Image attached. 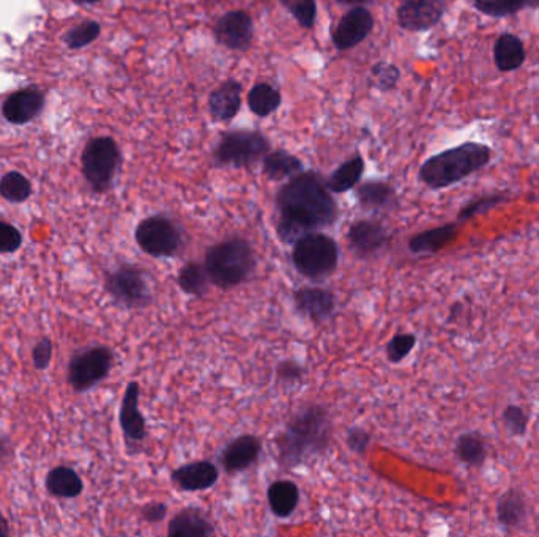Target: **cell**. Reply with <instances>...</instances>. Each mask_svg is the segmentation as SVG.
<instances>
[{"label":"cell","instance_id":"49","mask_svg":"<svg viewBox=\"0 0 539 537\" xmlns=\"http://www.w3.org/2000/svg\"><path fill=\"white\" fill-rule=\"evenodd\" d=\"M527 8H539V0H527Z\"/></svg>","mask_w":539,"mask_h":537},{"label":"cell","instance_id":"4","mask_svg":"<svg viewBox=\"0 0 539 537\" xmlns=\"http://www.w3.org/2000/svg\"><path fill=\"white\" fill-rule=\"evenodd\" d=\"M204 267L213 286L229 290L251 278L258 259L248 239L234 237L210 246L205 251Z\"/></svg>","mask_w":539,"mask_h":537},{"label":"cell","instance_id":"21","mask_svg":"<svg viewBox=\"0 0 539 537\" xmlns=\"http://www.w3.org/2000/svg\"><path fill=\"white\" fill-rule=\"evenodd\" d=\"M215 532V525L201 509H181L169 520V537H211Z\"/></svg>","mask_w":539,"mask_h":537},{"label":"cell","instance_id":"19","mask_svg":"<svg viewBox=\"0 0 539 537\" xmlns=\"http://www.w3.org/2000/svg\"><path fill=\"white\" fill-rule=\"evenodd\" d=\"M241 84L235 79H228L211 90L207 100L210 117L215 122L235 119L241 109Z\"/></svg>","mask_w":539,"mask_h":537},{"label":"cell","instance_id":"29","mask_svg":"<svg viewBox=\"0 0 539 537\" xmlns=\"http://www.w3.org/2000/svg\"><path fill=\"white\" fill-rule=\"evenodd\" d=\"M363 173H365V160L363 156L357 153L348 161L342 162L341 166L336 169L325 181L333 194H344L358 185L363 179Z\"/></svg>","mask_w":539,"mask_h":537},{"label":"cell","instance_id":"47","mask_svg":"<svg viewBox=\"0 0 539 537\" xmlns=\"http://www.w3.org/2000/svg\"><path fill=\"white\" fill-rule=\"evenodd\" d=\"M338 4H342V5H352V6H365L368 4H372L374 0H336Z\"/></svg>","mask_w":539,"mask_h":537},{"label":"cell","instance_id":"16","mask_svg":"<svg viewBox=\"0 0 539 537\" xmlns=\"http://www.w3.org/2000/svg\"><path fill=\"white\" fill-rule=\"evenodd\" d=\"M262 442L258 435L243 434L224 446L220 455L222 470L228 474L245 472L258 464L262 455Z\"/></svg>","mask_w":539,"mask_h":537},{"label":"cell","instance_id":"17","mask_svg":"<svg viewBox=\"0 0 539 537\" xmlns=\"http://www.w3.org/2000/svg\"><path fill=\"white\" fill-rule=\"evenodd\" d=\"M294 303L299 314L316 323L327 322L336 311L335 293L324 287L306 286L297 288Z\"/></svg>","mask_w":539,"mask_h":537},{"label":"cell","instance_id":"18","mask_svg":"<svg viewBox=\"0 0 539 537\" xmlns=\"http://www.w3.org/2000/svg\"><path fill=\"white\" fill-rule=\"evenodd\" d=\"M171 481L181 492H204L220 481V470L210 460H196L174 470Z\"/></svg>","mask_w":539,"mask_h":537},{"label":"cell","instance_id":"46","mask_svg":"<svg viewBox=\"0 0 539 537\" xmlns=\"http://www.w3.org/2000/svg\"><path fill=\"white\" fill-rule=\"evenodd\" d=\"M12 457V442H10L6 436L0 435V464H6Z\"/></svg>","mask_w":539,"mask_h":537},{"label":"cell","instance_id":"11","mask_svg":"<svg viewBox=\"0 0 539 537\" xmlns=\"http://www.w3.org/2000/svg\"><path fill=\"white\" fill-rule=\"evenodd\" d=\"M448 12V0H402L397 6V25L407 32H427L440 24Z\"/></svg>","mask_w":539,"mask_h":537},{"label":"cell","instance_id":"23","mask_svg":"<svg viewBox=\"0 0 539 537\" xmlns=\"http://www.w3.org/2000/svg\"><path fill=\"white\" fill-rule=\"evenodd\" d=\"M43 104L44 100L38 90H21L4 103L2 112L8 122L21 125L35 119L36 115L42 112Z\"/></svg>","mask_w":539,"mask_h":537},{"label":"cell","instance_id":"13","mask_svg":"<svg viewBox=\"0 0 539 537\" xmlns=\"http://www.w3.org/2000/svg\"><path fill=\"white\" fill-rule=\"evenodd\" d=\"M213 35L216 43L224 48L245 53L254 40V23L250 13L245 10L224 13L213 25Z\"/></svg>","mask_w":539,"mask_h":537},{"label":"cell","instance_id":"43","mask_svg":"<svg viewBox=\"0 0 539 537\" xmlns=\"http://www.w3.org/2000/svg\"><path fill=\"white\" fill-rule=\"evenodd\" d=\"M346 443H348V449L358 455H365L368 453V448L371 444V434L363 427L358 425H352L348 427L346 432Z\"/></svg>","mask_w":539,"mask_h":537},{"label":"cell","instance_id":"8","mask_svg":"<svg viewBox=\"0 0 539 537\" xmlns=\"http://www.w3.org/2000/svg\"><path fill=\"white\" fill-rule=\"evenodd\" d=\"M122 164L119 145L113 138L92 139L83 153V173L92 191H109Z\"/></svg>","mask_w":539,"mask_h":537},{"label":"cell","instance_id":"24","mask_svg":"<svg viewBox=\"0 0 539 537\" xmlns=\"http://www.w3.org/2000/svg\"><path fill=\"white\" fill-rule=\"evenodd\" d=\"M527 60L525 44L514 34H502L494 43V62L498 72L513 73L519 70Z\"/></svg>","mask_w":539,"mask_h":537},{"label":"cell","instance_id":"39","mask_svg":"<svg viewBox=\"0 0 539 537\" xmlns=\"http://www.w3.org/2000/svg\"><path fill=\"white\" fill-rule=\"evenodd\" d=\"M102 32V27L95 21H85L83 24L73 27L66 34V44L72 49L84 48L90 43L95 42Z\"/></svg>","mask_w":539,"mask_h":537},{"label":"cell","instance_id":"48","mask_svg":"<svg viewBox=\"0 0 539 537\" xmlns=\"http://www.w3.org/2000/svg\"><path fill=\"white\" fill-rule=\"evenodd\" d=\"M6 536H10V526H8V522L4 517V513H0V537Z\"/></svg>","mask_w":539,"mask_h":537},{"label":"cell","instance_id":"37","mask_svg":"<svg viewBox=\"0 0 539 537\" xmlns=\"http://www.w3.org/2000/svg\"><path fill=\"white\" fill-rule=\"evenodd\" d=\"M416 346V336L414 333H397L389 339L385 348L387 358L393 365H399L401 361L407 358L410 353L414 352Z\"/></svg>","mask_w":539,"mask_h":537},{"label":"cell","instance_id":"31","mask_svg":"<svg viewBox=\"0 0 539 537\" xmlns=\"http://www.w3.org/2000/svg\"><path fill=\"white\" fill-rule=\"evenodd\" d=\"M248 108L259 119H267L281 108L282 96L279 90H276L269 83H258L248 92Z\"/></svg>","mask_w":539,"mask_h":537},{"label":"cell","instance_id":"30","mask_svg":"<svg viewBox=\"0 0 539 537\" xmlns=\"http://www.w3.org/2000/svg\"><path fill=\"white\" fill-rule=\"evenodd\" d=\"M455 454L464 465L470 468L485 465L487 459V444H485V436L476 430L462 434L456 440Z\"/></svg>","mask_w":539,"mask_h":537},{"label":"cell","instance_id":"6","mask_svg":"<svg viewBox=\"0 0 539 537\" xmlns=\"http://www.w3.org/2000/svg\"><path fill=\"white\" fill-rule=\"evenodd\" d=\"M271 150L264 132L256 130H235L222 132L211 151L218 168L251 169Z\"/></svg>","mask_w":539,"mask_h":537},{"label":"cell","instance_id":"7","mask_svg":"<svg viewBox=\"0 0 539 537\" xmlns=\"http://www.w3.org/2000/svg\"><path fill=\"white\" fill-rule=\"evenodd\" d=\"M104 288L117 305L126 309H145L153 301L149 276L132 263H119L104 275Z\"/></svg>","mask_w":539,"mask_h":537},{"label":"cell","instance_id":"50","mask_svg":"<svg viewBox=\"0 0 539 537\" xmlns=\"http://www.w3.org/2000/svg\"><path fill=\"white\" fill-rule=\"evenodd\" d=\"M76 4H96V2H102V0H73Z\"/></svg>","mask_w":539,"mask_h":537},{"label":"cell","instance_id":"28","mask_svg":"<svg viewBox=\"0 0 539 537\" xmlns=\"http://www.w3.org/2000/svg\"><path fill=\"white\" fill-rule=\"evenodd\" d=\"M46 489L57 498L74 500L84 492V483L76 470L70 466H55L46 476Z\"/></svg>","mask_w":539,"mask_h":537},{"label":"cell","instance_id":"44","mask_svg":"<svg viewBox=\"0 0 539 537\" xmlns=\"http://www.w3.org/2000/svg\"><path fill=\"white\" fill-rule=\"evenodd\" d=\"M53 353H54V346H53V340L49 339L48 336H44V337L38 340L35 347H34V350H32V361H34L35 369H48L51 359H53Z\"/></svg>","mask_w":539,"mask_h":537},{"label":"cell","instance_id":"3","mask_svg":"<svg viewBox=\"0 0 539 537\" xmlns=\"http://www.w3.org/2000/svg\"><path fill=\"white\" fill-rule=\"evenodd\" d=\"M494 150L479 142H464L427 158L419 168L418 179L438 191L457 185L491 162Z\"/></svg>","mask_w":539,"mask_h":537},{"label":"cell","instance_id":"42","mask_svg":"<svg viewBox=\"0 0 539 537\" xmlns=\"http://www.w3.org/2000/svg\"><path fill=\"white\" fill-rule=\"evenodd\" d=\"M305 366L297 359H281L276 366V376L284 385H294L305 376Z\"/></svg>","mask_w":539,"mask_h":537},{"label":"cell","instance_id":"26","mask_svg":"<svg viewBox=\"0 0 539 537\" xmlns=\"http://www.w3.org/2000/svg\"><path fill=\"white\" fill-rule=\"evenodd\" d=\"M305 171V164L299 156L288 150H270L262 160V172L271 181H284Z\"/></svg>","mask_w":539,"mask_h":537},{"label":"cell","instance_id":"33","mask_svg":"<svg viewBox=\"0 0 539 537\" xmlns=\"http://www.w3.org/2000/svg\"><path fill=\"white\" fill-rule=\"evenodd\" d=\"M506 200H508L506 192H491V194H483V196L472 199L459 210L457 222H467L476 218V216L485 215V213L491 211V210L502 205Z\"/></svg>","mask_w":539,"mask_h":537},{"label":"cell","instance_id":"2","mask_svg":"<svg viewBox=\"0 0 539 537\" xmlns=\"http://www.w3.org/2000/svg\"><path fill=\"white\" fill-rule=\"evenodd\" d=\"M331 432L328 408L318 404L303 406L289 419L276 440L281 465L295 468L320 455L328 449Z\"/></svg>","mask_w":539,"mask_h":537},{"label":"cell","instance_id":"32","mask_svg":"<svg viewBox=\"0 0 539 537\" xmlns=\"http://www.w3.org/2000/svg\"><path fill=\"white\" fill-rule=\"evenodd\" d=\"M210 278L204 263L188 262L179 269L177 286L188 297L202 298L209 292Z\"/></svg>","mask_w":539,"mask_h":537},{"label":"cell","instance_id":"10","mask_svg":"<svg viewBox=\"0 0 539 537\" xmlns=\"http://www.w3.org/2000/svg\"><path fill=\"white\" fill-rule=\"evenodd\" d=\"M114 365V353L106 346L83 347L68 365V382L76 393H87L106 380Z\"/></svg>","mask_w":539,"mask_h":537},{"label":"cell","instance_id":"20","mask_svg":"<svg viewBox=\"0 0 539 537\" xmlns=\"http://www.w3.org/2000/svg\"><path fill=\"white\" fill-rule=\"evenodd\" d=\"M357 200L361 209L372 213H389L399 203L395 188L382 180L361 183L357 190Z\"/></svg>","mask_w":539,"mask_h":537},{"label":"cell","instance_id":"25","mask_svg":"<svg viewBox=\"0 0 539 537\" xmlns=\"http://www.w3.org/2000/svg\"><path fill=\"white\" fill-rule=\"evenodd\" d=\"M267 502L270 511L278 519H289L299 504V485L290 479H278L267 489Z\"/></svg>","mask_w":539,"mask_h":537},{"label":"cell","instance_id":"35","mask_svg":"<svg viewBox=\"0 0 539 537\" xmlns=\"http://www.w3.org/2000/svg\"><path fill=\"white\" fill-rule=\"evenodd\" d=\"M475 10L491 18H509L527 8V0H470Z\"/></svg>","mask_w":539,"mask_h":537},{"label":"cell","instance_id":"41","mask_svg":"<svg viewBox=\"0 0 539 537\" xmlns=\"http://www.w3.org/2000/svg\"><path fill=\"white\" fill-rule=\"evenodd\" d=\"M23 246V233L18 227L0 220V254H12Z\"/></svg>","mask_w":539,"mask_h":537},{"label":"cell","instance_id":"22","mask_svg":"<svg viewBox=\"0 0 539 537\" xmlns=\"http://www.w3.org/2000/svg\"><path fill=\"white\" fill-rule=\"evenodd\" d=\"M457 233L459 227L455 222L427 229L408 239V251L416 256L436 254L445 249L449 243H453L457 239Z\"/></svg>","mask_w":539,"mask_h":537},{"label":"cell","instance_id":"27","mask_svg":"<svg viewBox=\"0 0 539 537\" xmlns=\"http://www.w3.org/2000/svg\"><path fill=\"white\" fill-rule=\"evenodd\" d=\"M527 519V506L524 496L517 490L511 489L500 496L497 503L498 525L505 532L519 530Z\"/></svg>","mask_w":539,"mask_h":537},{"label":"cell","instance_id":"14","mask_svg":"<svg viewBox=\"0 0 539 537\" xmlns=\"http://www.w3.org/2000/svg\"><path fill=\"white\" fill-rule=\"evenodd\" d=\"M139 399H141L139 383H128L120 404L119 423L126 446L130 451L139 448L147 438V421L139 408Z\"/></svg>","mask_w":539,"mask_h":537},{"label":"cell","instance_id":"40","mask_svg":"<svg viewBox=\"0 0 539 537\" xmlns=\"http://www.w3.org/2000/svg\"><path fill=\"white\" fill-rule=\"evenodd\" d=\"M528 415L522 406L508 405L504 410L502 421H504L505 429L508 430L509 435L524 436L527 434Z\"/></svg>","mask_w":539,"mask_h":537},{"label":"cell","instance_id":"34","mask_svg":"<svg viewBox=\"0 0 539 537\" xmlns=\"http://www.w3.org/2000/svg\"><path fill=\"white\" fill-rule=\"evenodd\" d=\"M32 185L23 173L8 172L0 180V196L12 203H23L30 198Z\"/></svg>","mask_w":539,"mask_h":537},{"label":"cell","instance_id":"38","mask_svg":"<svg viewBox=\"0 0 539 537\" xmlns=\"http://www.w3.org/2000/svg\"><path fill=\"white\" fill-rule=\"evenodd\" d=\"M401 79V70L389 62H378L371 68V83L382 92L395 89Z\"/></svg>","mask_w":539,"mask_h":537},{"label":"cell","instance_id":"12","mask_svg":"<svg viewBox=\"0 0 539 537\" xmlns=\"http://www.w3.org/2000/svg\"><path fill=\"white\" fill-rule=\"evenodd\" d=\"M374 15L366 6H352L331 30V42L338 51H348L365 42L374 30Z\"/></svg>","mask_w":539,"mask_h":537},{"label":"cell","instance_id":"9","mask_svg":"<svg viewBox=\"0 0 539 537\" xmlns=\"http://www.w3.org/2000/svg\"><path fill=\"white\" fill-rule=\"evenodd\" d=\"M134 239L139 249L153 259L179 256L185 246L179 224L164 215L149 216L139 222Z\"/></svg>","mask_w":539,"mask_h":537},{"label":"cell","instance_id":"45","mask_svg":"<svg viewBox=\"0 0 539 537\" xmlns=\"http://www.w3.org/2000/svg\"><path fill=\"white\" fill-rule=\"evenodd\" d=\"M141 515L147 523H162L168 515V504L162 502H152L141 509Z\"/></svg>","mask_w":539,"mask_h":537},{"label":"cell","instance_id":"1","mask_svg":"<svg viewBox=\"0 0 539 537\" xmlns=\"http://www.w3.org/2000/svg\"><path fill=\"white\" fill-rule=\"evenodd\" d=\"M278 237L288 245L305 233L333 227L339 218V207L320 173L303 172L289 179L276 194Z\"/></svg>","mask_w":539,"mask_h":537},{"label":"cell","instance_id":"15","mask_svg":"<svg viewBox=\"0 0 539 537\" xmlns=\"http://www.w3.org/2000/svg\"><path fill=\"white\" fill-rule=\"evenodd\" d=\"M388 229L377 220H358L348 227V245L357 259L377 256L389 245Z\"/></svg>","mask_w":539,"mask_h":537},{"label":"cell","instance_id":"36","mask_svg":"<svg viewBox=\"0 0 539 537\" xmlns=\"http://www.w3.org/2000/svg\"><path fill=\"white\" fill-rule=\"evenodd\" d=\"M295 21L303 29H312L318 19V2L316 0H279Z\"/></svg>","mask_w":539,"mask_h":537},{"label":"cell","instance_id":"5","mask_svg":"<svg viewBox=\"0 0 539 537\" xmlns=\"http://www.w3.org/2000/svg\"><path fill=\"white\" fill-rule=\"evenodd\" d=\"M292 246V263L299 275L316 282L335 275L341 251L333 237L322 230L305 233Z\"/></svg>","mask_w":539,"mask_h":537}]
</instances>
